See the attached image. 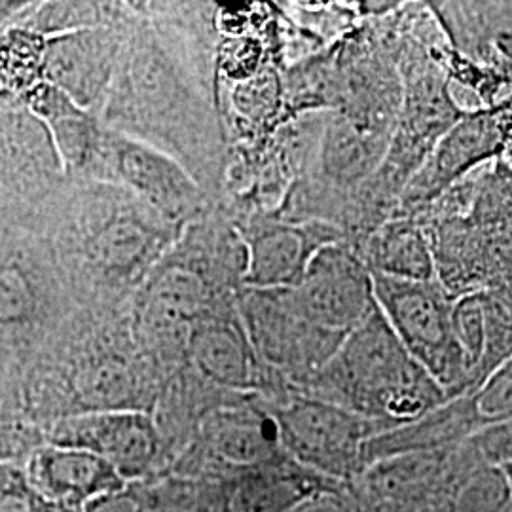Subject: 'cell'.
I'll return each instance as SVG.
<instances>
[{"mask_svg": "<svg viewBox=\"0 0 512 512\" xmlns=\"http://www.w3.org/2000/svg\"><path fill=\"white\" fill-rule=\"evenodd\" d=\"M512 137L507 105L469 112L440 137L429 160L406 186V202L435 200L480 164L501 160Z\"/></svg>", "mask_w": 512, "mask_h": 512, "instance_id": "cell-5", "label": "cell"}, {"mask_svg": "<svg viewBox=\"0 0 512 512\" xmlns=\"http://www.w3.org/2000/svg\"><path fill=\"white\" fill-rule=\"evenodd\" d=\"M97 177L128 186L165 220H184L202 207V192L183 165L112 129H107Z\"/></svg>", "mask_w": 512, "mask_h": 512, "instance_id": "cell-4", "label": "cell"}, {"mask_svg": "<svg viewBox=\"0 0 512 512\" xmlns=\"http://www.w3.org/2000/svg\"><path fill=\"white\" fill-rule=\"evenodd\" d=\"M21 103L50 131L65 171L97 177L107 129L92 110L76 105L69 95L44 80L25 90Z\"/></svg>", "mask_w": 512, "mask_h": 512, "instance_id": "cell-10", "label": "cell"}, {"mask_svg": "<svg viewBox=\"0 0 512 512\" xmlns=\"http://www.w3.org/2000/svg\"><path fill=\"white\" fill-rule=\"evenodd\" d=\"M372 279L378 308L406 351L442 387L458 384L467 376L454 334V304L458 296L448 293L437 279L404 281L374 272Z\"/></svg>", "mask_w": 512, "mask_h": 512, "instance_id": "cell-2", "label": "cell"}, {"mask_svg": "<svg viewBox=\"0 0 512 512\" xmlns=\"http://www.w3.org/2000/svg\"><path fill=\"white\" fill-rule=\"evenodd\" d=\"M0 171L29 186L50 183L65 171L50 131L23 103L0 109Z\"/></svg>", "mask_w": 512, "mask_h": 512, "instance_id": "cell-12", "label": "cell"}, {"mask_svg": "<svg viewBox=\"0 0 512 512\" xmlns=\"http://www.w3.org/2000/svg\"><path fill=\"white\" fill-rule=\"evenodd\" d=\"M167 232L137 215H116L95 230L90 258L97 270L114 279H129L147 270L164 247Z\"/></svg>", "mask_w": 512, "mask_h": 512, "instance_id": "cell-13", "label": "cell"}, {"mask_svg": "<svg viewBox=\"0 0 512 512\" xmlns=\"http://www.w3.org/2000/svg\"><path fill=\"white\" fill-rule=\"evenodd\" d=\"M46 37L25 29L12 27L0 37V73L14 84H21L23 92L42 80Z\"/></svg>", "mask_w": 512, "mask_h": 512, "instance_id": "cell-20", "label": "cell"}, {"mask_svg": "<svg viewBox=\"0 0 512 512\" xmlns=\"http://www.w3.org/2000/svg\"><path fill=\"white\" fill-rule=\"evenodd\" d=\"M289 512H349L348 507L334 495L311 494L304 501H300Z\"/></svg>", "mask_w": 512, "mask_h": 512, "instance_id": "cell-28", "label": "cell"}, {"mask_svg": "<svg viewBox=\"0 0 512 512\" xmlns=\"http://www.w3.org/2000/svg\"><path fill=\"white\" fill-rule=\"evenodd\" d=\"M511 484L503 469H488L459 492L456 512H499L511 501Z\"/></svg>", "mask_w": 512, "mask_h": 512, "instance_id": "cell-24", "label": "cell"}, {"mask_svg": "<svg viewBox=\"0 0 512 512\" xmlns=\"http://www.w3.org/2000/svg\"><path fill=\"white\" fill-rule=\"evenodd\" d=\"M389 129L370 118L344 114L334 118L321 150L323 171L334 183L355 184L374 171L389 143Z\"/></svg>", "mask_w": 512, "mask_h": 512, "instance_id": "cell-14", "label": "cell"}, {"mask_svg": "<svg viewBox=\"0 0 512 512\" xmlns=\"http://www.w3.org/2000/svg\"><path fill=\"white\" fill-rule=\"evenodd\" d=\"M37 289L19 266L0 268V325L27 323L37 311Z\"/></svg>", "mask_w": 512, "mask_h": 512, "instance_id": "cell-23", "label": "cell"}, {"mask_svg": "<svg viewBox=\"0 0 512 512\" xmlns=\"http://www.w3.org/2000/svg\"><path fill=\"white\" fill-rule=\"evenodd\" d=\"M213 444L228 463L255 467L274 458L283 440L277 418L255 410H228L213 421Z\"/></svg>", "mask_w": 512, "mask_h": 512, "instance_id": "cell-17", "label": "cell"}, {"mask_svg": "<svg viewBox=\"0 0 512 512\" xmlns=\"http://www.w3.org/2000/svg\"><path fill=\"white\" fill-rule=\"evenodd\" d=\"M503 471H505V475H507V478H509V484H511L512 490V461H509L507 465H503Z\"/></svg>", "mask_w": 512, "mask_h": 512, "instance_id": "cell-31", "label": "cell"}, {"mask_svg": "<svg viewBox=\"0 0 512 512\" xmlns=\"http://www.w3.org/2000/svg\"><path fill=\"white\" fill-rule=\"evenodd\" d=\"M454 334L463 353L467 372L482 365L488 348V323L482 293L465 294L456 300Z\"/></svg>", "mask_w": 512, "mask_h": 512, "instance_id": "cell-22", "label": "cell"}, {"mask_svg": "<svg viewBox=\"0 0 512 512\" xmlns=\"http://www.w3.org/2000/svg\"><path fill=\"white\" fill-rule=\"evenodd\" d=\"M281 440L294 454L319 467H338L353 458L365 421L336 404L300 401L277 414Z\"/></svg>", "mask_w": 512, "mask_h": 512, "instance_id": "cell-8", "label": "cell"}, {"mask_svg": "<svg viewBox=\"0 0 512 512\" xmlns=\"http://www.w3.org/2000/svg\"><path fill=\"white\" fill-rule=\"evenodd\" d=\"M86 512H137L135 501L128 497H120V494L101 495L86 503Z\"/></svg>", "mask_w": 512, "mask_h": 512, "instance_id": "cell-29", "label": "cell"}, {"mask_svg": "<svg viewBox=\"0 0 512 512\" xmlns=\"http://www.w3.org/2000/svg\"><path fill=\"white\" fill-rule=\"evenodd\" d=\"M82 391L88 401L101 406V410H120L118 403L126 401L131 393L128 370L116 363H103L88 370Z\"/></svg>", "mask_w": 512, "mask_h": 512, "instance_id": "cell-26", "label": "cell"}, {"mask_svg": "<svg viewBox=\"0 0 512 512\" xmlns=\"http://www.w3.org/2000/svg\"><path fill=\"white\" fill-rule=\"evenodd\" d=\"M332 234L325 226L306 224H274L258 230L247 241L245 287L260 291L298 287L315 253L336 243Z\"/></svg>", "mask_w": 512, "mask_h": 512, "instance_id": "cell-9", "label": "cell"}, {"mask_svg": "<svg viewBox=\"0 0 512 512\" xmlns=\"http://www.w3.org/2000/svg\"><path fill=\"white\" fill-rule=\"evenodd\" d=\"M190 349L203 376L215 384L247 389L255 382L247 332L228 319H203L190 330Z\"/></svg>", "mask_w": 512, "mask_h": 512, "instance_id": "cell-15", "label": "cell"}, {"mask_svg": "<svg viewBox=\"0 0 512 512\" xmlns=\"http://www.w3.org/2000/svg\"><path fill=\"white\" fill-rule=\"evenodd\" d=\"M205 298L202 279L188 270H167L147 291V317L156 325L179 327L196 319Z\"/></svg>", "mask_w": 512, "mask_h": 512, "instance_id": "cell-19", "label": "cell"}, {"mask_svg": "<svg viewBox=\"0 0 512 512\" xmlns=\"http://www.w3.org/2000/svg\"><path fill=\"white\" fill-rule=\"evenodd\" d=\"M0 512H27V499L19 492V478L8 467H0Z\"/></svg>", "mask_w": 512, "mask_h": 512, "instance_id": "cell-27", "label": "cell"}, {"mask_svg": "<svg viewBox=\"0 0 512 512\" xmlns=\"http://www.w3.org/2000/svg\"><path fill=\"white\" fill-rule=\"evenodd\" d=\"M291 293L313 327L342 340L378 308L372 272L340 243H330L315 253L300 285Z\"/></svg>", "mask_w": 512, "mask_h": 512, "instance_id": "cell-3", "label": "cell"}, {"mask_svg": "<svg viewBox=\"0 0 512 512\" xmlns=\"http://www.w3.org/2000/svg\"><path fill=\"white\" fill-rule=\"evenodd\" d=\"M327 370L353 408L385 420H420L444 399L442 385L406 351L380 308L336 349Z\"/></svg>", "mask_w": 512, "mask_h": 512, "instance_id": "cell-1", "label": "cell"}, {"mask_svg": "<svg viewBox=\"0 0 512 512\" xmlns=\"http://www.w3.org/2000/svg\"><path fill=\"white\" fill-rule=\"evenodd\" d=\"M31 2H12V0H0V37L4 33H8L14 23L23 18V14H27V10L31 8Z\"/></svg>", "mask_w": 512, "mask_h": 512, "instance_id": "cell-30", "label": "cell"}, {"mask_svg": "<svg viewBox=\"0 0 512 512\" xmlns=\"http://www.w3.org/2000/svg\"><path fill=\"white\" fill-rule=\"evenodd\" d=\"M310 495L306 480L258 469L239 476L228 488L226 512H289Z\"/></svg>", "mask_w": 512, "mask_h": 512, "instance_id": "cell-18", "label": "cell"}, {"mask_svg": "<svg viewBox=\"0 0 512 512\" xmlns=\"http://www.w3.org/2000/svg\"><path fill=\"white\" fill-rule=\"evenodd\" d=\"M473 410L480 420H512V357L494 368L473 399Z\"/></svg>", "mask_w": 512, "mask_h": 512, "instance_id": "cell-25", "label": "cell"}, {"mask_svg": "<svg viewBox=\"0 0 512 512\" xmlns=\"http://www.w3.org/2000/svg\"><path fill=\"white\" fill-rule=\"evenodd\" d=\"M29 480L46 497L84 505L122 488V476L105 459L67 446H50L35 454L29 465Z\"/></svg>", "mask_w": 512, "mask_h": 512, "instance_id": "cell-11", "label": "cell"}, {"mask_svg": "<svg viewBox=\"0 0 512 512\" xmlns=\"http://www.w3.org/2000/svg\"><path fill=\"white\" fill-rule=\"evenodd\" d=\"M55 446L88 450L105 459L120 476L141 475L158 452L154 421L135 410H97L63 421Z\"/></svg>", "mask_w": 512, "mask_h": 512, "instance_id": "cell-7", "label": "cell"}, {"mask_svg": "<svg viewBox=\"0 0 512 512\" xmlns=\"http://www.w3.org/2000/svg\"><path fill=\"white\" fill-rule=\"evenodd\" d=\"M368 270L404 281H433L435 258L420 228L410 222L382 226L366 247Z\"/></svg>", "mask_w": 512, "mask_h": 512, "instance_id": "cell-16", "label": "cell"}, {"mask_svg": "<svg viewBox=\"0 0 512 512\" xmlns=\"http://www.w3.org/2000/svg\"><path fill=\"white\" fill-rule=\"evenodd\" d=\"M118 63V37L105 25L46 38L42 80L93 110L103 103Z\"/></svg>", "mask_w": 512, "mask_h": 512, "instance_id": "cell-6", "label": "cell"}, {"mask_svg": "<svg viewBox=\"0 0 512 512\" xmlns=\"http://www.w3.org/2000/svg\"><path fill=\"white\" fill-rule=\"evenodd\" d=\"M435 465L437 461L427 454L397 456L378 463L368 476V484L380 497H404L433 476Z\"/></svg>", "mask_w": 512, "mask_h": 512, "instance_id": "cell-21", "label": "cell"}]
</instances>
